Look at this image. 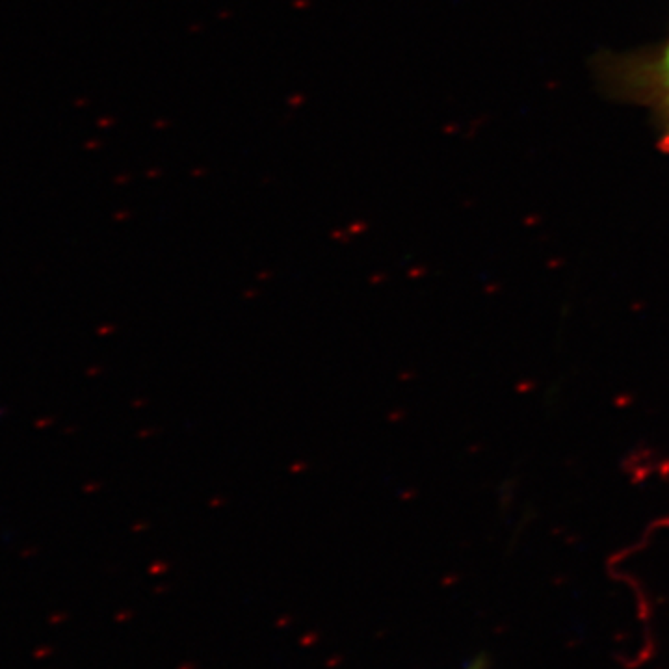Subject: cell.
Returning a JSON list of instances; mask_svg holds the SVG:
<instances>
[{
    "instance_id": "cell-1",
    "label": "cell",
    "mask_w": 669,
    "mask_h": 669,
    "mask_svg": "<svg viewBox=\"0 0 669 669\" xmlns=\"http://www.w3.org/2000/svg\"><path fill=\"white\" fill-rule=\"evenodd\" d=\"M465 669H487V663H485V658L484 656H478V658H474L473 662L469 663L467 668Z\"/></svg>"
},
{
    "instance_id": "cell-2",
    "label": "cell",
    "mask_w": 669,
    "mask_h": 669,
    "mask_svg": "<svg viewBox=\"0 0 669 669\" xmlns=\"http://www.w3.org/2000/svg\"><path fill=\"white\" fill-rule=\"evenodd\" d=\"M663 71H666V80H668V90H669V49L666 54V62H663Z\"/></svg>"
}]
</instances>
